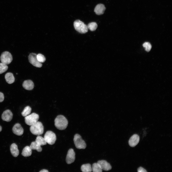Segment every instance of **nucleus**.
I'll list each match as a JSON object with an SVG mask.
<instances>
[{"label": "nucleus", "instance_id": "dca6fc26", "mask_svg": "<svg viewBox=\"0 0 172 172\" xmlns=\"http://www.w3.org/2000/svg\"><path fill=\"white\" fill-rule=\"evenodd\" d=\"M10 151L11 154L14 157H17L19 154L17 145L15 143L12 144L10 146Z\"/></svg>", "mask_w": 172, "mask_h": 172}, {"label": "nucleus", "instance_id": "0eeeda50", "mask_svg": "<svg viewBox=\"0 0 172 172\" xmlns=\"http://www.w3.org/2000/svg\"><path fill=\"white\" fill-rule=\"evenodd\" d=\"M0 59L2 63L7 65L10 64L12 62L13 59L12 56L9 52L5 51L1 54Z\"/></svg>", "mask_w": 172, "mask_h": 172}, {"label": "nucleus", "instance_id": "9d476101", "mask_svg": "<svg viewBox=\"0 0 172 172\" xmlns=\"http://www.w3.org/2000/svg\"><path fill=\"white\" fill-rule=\"evenodd\" d=\"M13 114L11 111L9 109L4 111L1 116L2 119L4 121L9 122L12 119Z\"/></svg>", "mask_w": 172, "mask_h": 172}, {"label": "nucleus", "instance_id": "1a4fd4ad", "mask_svg": "<svg viewBox=\"0 0 172 172\" xmlns=\"http://www.w3.org/2000/svg\"><path fill=\"white\" fill-rule=\"evenodd\" d=\"M75 153L73 149H70L67 152L66 161L67 163L68 164L73 162L75 160Z\"/></svg>", "mask_w": 172, "mask_h": 172}, {"label": "nucleus", "instance_id": "4468645a", "mask_svg": "<svg viewBox=\"0 0 172 172\" xmlns=\"http://www.w3.org/2000/svg\"><path fill=\"white\" fill-rule=\"evenodd\" d=\"M106 8L104 5L102 4H100L97 5L95 7L94 11L98 15L103 14Z\"/></svg>", "mask_w": 172, "mask_h": 172}, {"label": "nucleus", "instance_id": "cd10ccee", "mask_svg": "<svg viewBox=\"0 0 172 172\" xmlns=\"http://www.w3.org/2000/svg\"><path fill=\"white\" fill-rule=\"evenodd\" d=\"M138 172H147L146 170L141 167H140L137 169Z\"/></svg>", "mask_w": 172, "mask_h": 172}, {"label": "nucleus", "instance_id": "2eb2a0df", "mask_svg": "<svg viewBox=\"0 0 172 172\" xmlns=\"http://www.w3.org/2000/svg\"><path fill=\"white\" fill-rule=\"evenodd\" d=\"M22 85L25 89L28 90H32L34 87V83L30 80L25 81L23 82Z\"/></svg>", "mask_w": 172, "mask_h": 172}, {"label": "nucleus", "instance_id": "bb28decb", "mask_svg": "<svg viewBox=\"0 0 172 172\" xmlns=\"http://www.w3.org/2000/svg\"><path fill=\"white\" fill-rule=\"evenodd\" d=\"M143 46L145 48V50L147 52H149L150 50L151 46L150 44L148 42H145L144 43Z\"/></svg>", "mask_w": 172, "mask_h": 172}, {"label": "nucleus", "instance_id": "393cba45", "mask_svg": "<svg viewBox=\"0 0 172 172\" xmlns=\"http://www.w3.org/2000/svg\"><path fill=\"white\" fill-rule=\"evenodd\" d=\"M8 66L7 65L2 63H0V74L8 70Z\"/></svg>", "mask_w": 172, "mask_h": 172}, {"label": "nucleus", "instance_id": "a878e982", "mask_svg": "<svg viewBox=\"0 0 172 172\" xmlns=\"http://www.w3.org/2000/svg\"><path fill=\"white\" fill-rule=\"evenodd\" d=\"M37 57L38 60L41 63L44 62L46 60V58L44 56L40 54L37 55Z\"/></svg>", "mask_w": 172, "mask_h": 172}, {"label": "nucleus", "instance_id": "9b49d317", "mask_svg": "<svg viewBox=\"0 0 172 172\" xmlns=\"http://www.w3.org/2000/svg\"><path fill=\"white\" fill-rule=\"evenodd\" d=\"M102 170L105 171H109L112 169V167L110 164L106 161L104 160H99L97 162Z\"/></svg>", "mask_w": 172, "mask_h": 172}, {"label": "nucleus", "instance_id": "a211bd4d", "mask_svg": "<svg viewBox=\"0 0 172 172\" xmlns=\"http://www.w3.org/2000/svg\"><path fill=\"white\" fill-rule=\"evenodd\" d=\"M32 150L30 146H26L22 150V155L24 157L30 156L32 153Z\"/></svg>", "mask_w": 172, "mask_h": 172}, {"label": "nucleus", "instance_id": "39448f33", "mask_svg": "<svg viewBox=\"0 0 172 172\" xmlns=\"http://www.w3.org/2000/svg\"><path fill=\"white\" fill-rule=\"evenodd\" d=\"M39 118V115L35 113H33L25 117V122L27 124L31 126L37 122Z\"/></svg>", "mask_w": 172, "mask_h": 172}, {"label": "nucleus", "instance_id": "b1692460", "mask_svg": "<svg viewBox=\"0 0 172 172\" xmlns=\"http://www.w3.org/2000/svg\"><path fill=\"white\" fill-rule=\"evenodd\" d=\"M87 26L88 29L92 31L96 30L97 27V24L95 22H90L89 23Z\"/></svg>", "mask_w": 172, "mask_h": 172}, {"label": "nucleus", "instance_id": "412c9836", "mask_svg": "<svg viewBox=\"0 0 172 172\" xmlns=\"http://www.w3.org/2000/svg\"><path fill=\"white\" fill-rule=\"evenodd\" d=\"M35 141L40 146L43 145L47 144V142L44 138L39 135H38Z\"/></svg>", "mask_w": 172, "mask_h": 172}, {"label": "nucleus", "instance_id": "6e6552de", "mask_svg": "<svg viewBox=\"0 0 172 172\" xmlns=\"http://www.w3.org/2000/svg\"><path fill=\"white\" fill-rule=\"evenodd\" d=\"M37 56V54L35 53H30L28 56L29 61L34 66L40 68L42 66V64L38 60Z\"/></svg>", "mask_w": 172, "mask_h": 172}, {"label": "nucleus", "instance_id": "ddd939ff", "mask_svg": "<svg viewBox=\"0 0 172 172\" xmlns=\"http://www.w3.org/2000/svg\"><path fill=\"white\" fill-rule=\"evenodd\" d=\"M139 140V136L137 134H135L130 138L129 141V144L130 146L134 147L138 144Z\"/></svg>", "mask_w": 172, "mask_h": 172}, {"label": "nucleus", "instance_id": "f8f14e48", "mask_svg": "<svg viewBox=\"0 0 172 172\" xmlns=\"http://www.w3.org/2000/svg\"><path fill=\"white\" fill-rule=\"evenodd\" d=\"M12 130L14 134L18 136L22 135L24 132L23 128L21 124L19 123L15 124L12 128Z\"/></svg>", "mask_w": 172, "mask_h": 172}, {"label": "nucleus", "instance_id": "f3484780", "mask_svg": "<svg viewBox=\"0 0 172 172\" xmlns=\"http://www.w3.org/2000/svg\"><path fill=\"white\" fill-rule=\"evenodd\" d=\"M5 78L6 82L9 84L13 83L15 80L13 74L11 72L6 73L5 75Z\"/></svg>", "mask_w": 172, "mask_h": 172}, {"label": "nucleus", "instance_id": "7c9ffc66", "mask_svg": "<svg viewBox=\"0 0 172 172\" xmlns=\"http://www.w3.org/2000/svg\"><path fill=\"white\" fill-rule=\"evenodd\" d=\"M2 130V127H1V126L0 125V132Z\"/></svg>", "mask_w": 172, "mask_h": 172}, {"label": "nucleus", "instance_id": "c756f323", "mask_svg": "<svg viewBox=\"0 0 172 172\" xmlns=\"http://www.w3.org/2000/svg\"><path fill=\"white\" fill-rule=\"evenodd\" d=\"M40 172H48V171L46 169H42L39 171Z\"/></svg>", "mask_w": 172, "mask_h": 172}, {"label": "nucleus", "instance_id": "20e7f679", "mask_svg": "<svg viewBox=\"0 0 172 172\" xmlns=\"http://www.w3.org/2000/svg\"><path fill=\"white\" fill-rule=\"evenodd\" d=\"M74 144L76 147L78 149H85L86 145L85 141L82 139L81 136L78 134H75L73 139Z\"/></svg>", "mask_w": 172, "mask_h": 172}, {"label": "nucleus", "instance_id": "f257e3e1", "mask_svg": "<svg viewBox=\"0 0 172 172\" xmlns=\"http://www.w3.org/2000/svg\"><path fill=\"white\" fill-rule=\"evenodd\" d=\"M54 121L55 127L60 130L65 129L68 124L67 119L64 116L62 115L58 116L55 119Z\"/></svg>", "mask_w": 172, "mask_h": 172}, {"label": "nucleus", "instance_id": "4be33fe9", "mask_svg": "<svg viewBox=\"0 0 172 172\" xmlns=\"http://www.w3.org/2000/svg\"><path fill=\"white\" fill-rule=\"evenodd\" d=\"M32 110L31 108L29 106L25 107L21 113L22 116L26 117L29 115L31 113Z\"/></svg>", "mask_w": 172, "mask_h": 172}, {"label": "nucleus", "instance_id": "5701e85b", "mask_svg": "<svg viewBox=\"0 0 172 172\" xmlns=\"http://www.w3.org/2000/svg\"><path fill=\"white\" fill-rule=\"evenodd\" d=\"M92 171L93 172H101L102 170L97 163H93L92 167Z\"/></svg>", "mask_w": 172, "mask_h": 172}, {"label": "nucleus", "instance_id": "423d86ee", "mask_svg": "<svg viewBox=\"0 0 172 172\" xmlns=\"http://www.w3.org/2000/svg\"><path fill=\"white\" fill-rule=\"evenodd\" d=\"M44 138L46 142L50 145L54 144L56 139L55 134L51 131H48L45 134Z\"/></svg>", "mask_w": 172, "mask_h": 172}, {"label": "nucleus", "instance_id": "c85d7f7f", "mask_svg": "<svg viewBox=\"0 0 172 172\" xmlns=\"http://www.w3.org/2000/svg\"><path fill=\"white\" fill-rule=\"evenodd\" d=\"M4 99V96L3 94L0 92V102H2Z\"/></svg>", "mask_w": 172, "mask_h": 172}, {"label": "nucleus", "instance_id": "6ab92c4d", "mask_svg": "<svg viewBox=\"0 0 172 172\" xmlns=\"http://www.w3.org/2000/svg\"><path fill=\"white\" fill-rule=\"evenodd\" d=\"M81 170L83 172H91L92 171L91 165L89 163L82 165L81 167Z\"/></svg>", "mask_w": 172, "mask_h": 172}, {"label": "nucleus", "instance_id": "aec40b11", "mask_svg": "<svg viewBox=\"0 0 172 172\" xmlns=\"http://www.w3.org/2000/svg\"><path fill=\"white\" fill-rule=\"evenodd\" d=\"M30 147L32 150H36L38 152H41L42 150L41 146L37 144L35 141L32 142Z\"/></svg>", "mask_w": 172, "mask_h": 172}, {"label": "nucleus", "instance_id": "7ed1b4c3", "mask_svg": "<svg viewBox=\"0 0 172 172\" xmlns=\"http://www.w3.org/2000/svg\"><path fill=\"white\" fill-rule=\"evenodd\" d=\"M74 26L75 29L79 32L84 34L88 31L87 26L84 23L79 20L75 21Z\"/></svg>", "mask_w": 172, "mask_h": 172}, {"label": "nucleus", "instance_id": "f03ea898", "mask_svg": "<svg viewBox=\"0 0 172 172\" xmlns=\"http://www.w3.org/2000/svg\"><path fill=\"white\" fill-rule=\"evenodd\" d=\"M30 126V130L33 134L38 136L41 135L43 133L44 127L41 122L38 121Z\"/></svg>", "mask_w": 172, "mask_h": 172}]
</instances>
